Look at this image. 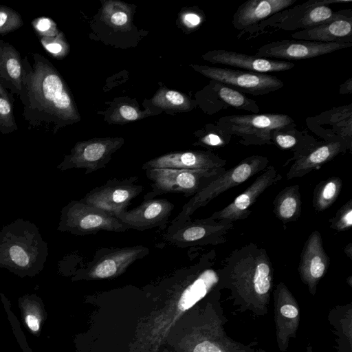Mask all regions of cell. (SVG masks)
I'll return each instance as SVG.
<instances>
[{"instance_id": "1", "label": "cell", "mask_w": 352, "mask_h": 352, "mask_svg": "<svg viewBox=\"0 0 352 352\" xmlns=\"http://www.w3.org/2000/svg\"><path fill=\"white\" fill-rule=\"evenodd\" d=\"M31 56L32 63L28 56L22 60V116L28 129L56 133L77 119L76 109L67 84L52 63L38 53Z\"/></svg>"}, {"instance_id": "2", "label": "cell", "mask_w": 352, "mask_h": 352, "mask_svg": "<svg viewBox=\"0 0 352 352\" xmlns=\"http://www.w3.org/2000/svg\"><path fill=\"white\" fill-rule=\"evenodd\" d=\"M47 256V244L34 223L19 218L1 228L0 267L32 277L43 270Z\"/></svg>"}, {"instance_id": "3", "label": "cell", "mask_w": 352, "mask_h": 352, "mask_svg": "<svg viewBox=\"0 0 352 352\" xmlns=\"http://www.w3.org/2000/svg\"><path fill=\"white\" fill-rule=\"evenodd\" d=\"M351 3V0H309L302 4L283 10L256 27L241 31L237 38L245 34L255 37L267 28L273 30L294 31L306 30L333 21L352 18V10L333 11L328 6L333 3Z\"/></svg>"}, {"instance_id": "4", "label": "cell", "mask_w": 352, "mask_h": 352, "mask_svg": "<svg viewBox=\"0 0 352 352\" xmlns=\"http://www.w3.org/2000/svg\"><path fill=\"white\" fill-rule=\"evenodd\" d=\"M269 160L261 155H252L243 159L232 168L225 170L207 186L186 203L181 212L172 221L166 232L173 231L191 220V215L225 191L240 185L251 177L264 170Z\"/></svg>"}, {"instance_id": "5", "label": "cell", "mask_w": 352, "mask_h": 352, "mask_svg": "<svg viewBox=\"0 0 352 352\" xmlns=\"http://www.w3.org/2000/svg\"><path fill=\"white\" fill-rule=\"evenodd\" d=\"M293 123V118L283 113L230 115L217 122L224 132L239 138L244 146L272 145L273 131Z\"/></svg>"}, {"instance_id": "6", "label": "cell", "mask_w": 352, "mask_h": 352, "mask_svg": "<svg viewBox=\"0 0 352 352\" xmlns=\"http://www.w3.org/2000/svg\"><path fill=\"white\" fill-rule=\"evenodd\" d=\"M225 170L212 171L174 168L145 170L146 175L151 182V190L145 195L144 200L152 199L157 195L166 193L182 194L186 197H193Z\"/></svg>"}, {"instance_id": "7", "label": "cell", "mask_w": 352, "mask_h": 352, "mask_svg": "<svg viewBox=\"0 0 352 352\" xmlns=\"http://www.w3.org/2000/svg\"><path fill=\"white\" fill-rule=\"evenodd\" d=\"M57 230L83 236L100 231L122 232L127 228L116 217L80 200H72L62 208Z\"/></svg>"}, {"instance_id": "8", "label": "cell", "mask_w": 352, "mask_h": 352, "mask_svg": "<svg viewBox=\"0 0 352 352\" xmlns=\"http://www.w3.org/2000/svg\"><path fill=\"white\" fill-rule=\"evenodd\" d=\"M142 190L137 176L111 178L91 189L80 201L117 217L127 210L132 200Z\"/></svg>"}, {"instance_id": "9", "label": "cell", "mask_w": 352, "mask_h": 352, "mask_svg": "<svg viewBox=\"0 0 352 352\" xmlns=\"http://www.w3.org/2000/svg\"><path fill=\"white\" fill-rule=\"evenodd\" d=\"M194 68L211 80L226 85L241 93L265 95L279 90L284 82L276 76L226 67L195 65Z\"/></svg>"}, {"instance_id": "10", "label": "cell", "mask_w": 352, "mask_h": 352, "mask_svg": "<svg viewBox=\"0 0 352 352\" xmlns=\"http://www.w3.org/2000/svg\"><path fill=\"white\" fill-rule=\"evenodd\" d=\"M233 227V223L210 217L190 220L177 229L166 232L164 239L179 248L217 245L227 241L226 236Z\"/></svg>"}, {"instance_id": "11", "label": "cell", "mask_w": 352, "mask_h": 352, "mask_svg": "<svg viewBox=\"0 0 352 352\" xmlns=\"http://www.w3.org/2000/svg\"><path fill=\"white\" fill-rule=\"evenodd\" d=\"M307 128L324 142H340L352 149V104H344L306 118Z\"/></svg>"}, {"instance_id": "12", "label": "cell", "mask_w": 352, "mask_h": 352, "mask_svg": "<svg viewBox=\"0 0 352 352\" xmlns=\"http://www.w3.org/2000/svg\"><path fill=\"white\" fill-rule=\"evenodd\" d=\"M351 46L352 43H322L283 39L262 45L256 50L255 55L290 62L315 58Z\"/></svg>"}, {"instance_id": "13", "label": "cell", "mask_w": 352, "mask_h": 352, "mask_svg": "<svg viewBox=\"0 0 352 352\" xmlns=\"http://www.w3.org/2000/svg\"><path fill=\"white\" fill-rule=\"evenodd\" d=\"M148 253V248L141 245L98 250L88 263V276L99 279L114 277Z\"/></svg>"}, {"instance_id": "14", "label": "cell", "mask_w": 352, "mask_h": 352, "mask_svg": "<svg viewBox=\"0 0 352 352\" xmlns=\"http://www.w3.org/2000/svg\"><path fill=\"white\" fill-rule=\"evenodd\" d=\"M282 179L273 166L267 167L252 184L237 196L230 204L212 214L210 219L217 221H227L231 223L248 218L256 199L267 188Z\"/></svg>"}, {"instance_id": "15", "label": "cell", "mask_w": 352, "mask_h": 352, "mask_svg": "<svg viewBox=\"0 0 352 352\" xmlns=\"http://www.w3.org/2000/svg\"><path fill=\"white\" fill-rule=\"evenodd\" d=\"M120 145V142L116 140L78 142L71 153L57 166V168L60 170L85 168V174L92 173L105 167Z\"/></svg>"}, {"instance_id": "16", "label": "cell", "mask_w": 352, "mask_h": 352, "mask_svg": "<svg viewBox=\"0 0 352 352\" xmlns=\"http://www.w3.org/2000/svg\"><path fill=\"white\" fill-rule=\"evenodd\" d=\"M175 208L166 199L144 200L137 207L126 210L117 216L128 229L139 231L160 228L164 229Z\"/></svg>"}, {"instance_id": "17", "label": "cell", "mask_w": 352, "mask_h": 352, "mask_svg": "<svg viewBox=\"0 0 352 352\" xmlns=\"http://www.w3.org/2000/svg\"><path fill=\"white\" fill-rule=\"evenodd\" d=\"M226 160L210 151H189L167 153L155 157L142 165L143 170L174 168L199 170H225Z\"/></svg>"}, {"instance_id": "18", "label": "cell", "mask_w": 352, "mask_h": 352, "mask_svg": "<svg viewBox=\"0 0 352 352\" xmlns=\"http://www.w3.org/2000/svg\"><path fill=\"white\" fill-rule=\"evenodd\" d=\"M203 58L214 64L232 66L258 74L285 72L295 65L291 61L262 58L255 54L249 55L226 50L210 51Z\"/></svg>"}, {"instance_id": "19", "label": "cell", "mask_w": 352, "mask_h": 352, "mask_svg": "<svg viewBox=\"0 0 352 352\" xmlns=\"http://www.w3.org/2000/svg\"><path fill=\"white\" fill-rule=\"evenodd\" d=\"M297 0H248L233 14L232 23L241 31L249 30L274 14L293 6Z\"/></svg>"}, {"instance_id": "20", "label": "cell", "mask_w": 352, "mask_h": 352, "mask_svg": "<svg viewBox=\"0 0 352 352\" xmlns=\"http://www.w3.org/2000/svg\"><path fill=\"white\" fill-rule=\"evenodd\" d=\"M329 264L321 234L314 230L306 240L300 254L298 266L300 275L308 283L314 284L324 275Z\"/></svg>"}, {"instance_id": "21", "label": "cell", "mask_w": 352, "mask_h": 352, "mask_svg": "<svg viewBox=\"0 0 352 352\" xmlns=\"http://www.w3.org/2000/svg\"><path fill=\"white\" fill-rule=\"evenodd\" d=\"M346 151V148L340 142L318 141L306 155L293 162L286 177L287 179L301 177L319 168L322 164L331 161L338 154L344 153Z\"/></svg>"}, {"instance_id": "22", "label": "cell", "mask_w": 352, "mask_h": 352, "mask_svg": "<svg viewBox=\"0 0 352 352\" xmlns=\"http://www.w3.org/2000/svg\"><path fill=\"white\" fill-rule=\"evenodd\" d=\"M293 123L274 130L272 135V144L281 150L293 152L283 166L306 155L318 142V140L308 133L307 131H299Z\"/></svg>"}, {"instance_id": "23", "label": "cell", "mask_w": 352, "mask_h": 352, "mask_svg": "<svg viewBox=\"0 0 352 352\" xmlns=\"http://www.w3.org/2000/svg\"><path fill=\"white\" fill-rule=\"evenodd\" d=\"M22 60L19 52L11 43L0 39V82L19 97L23 86Z\"/></svg>"}, {"instance_id": "24", "label": "cell", "mask_w": 352, "mask_h": 352, "mask_svg": "<svg viewBox=\"0 0 352 352\" xmlns=\"http://www.w3.org/2000/svg\"><path fill=\"white\" fill-rule=\"evenodd\" d=\"M292 37L322 43H352V18L299 30L292 34Z\"/></svg>"}, {"instance_id": "25", "label": "cell", "mask_w": 352, "mask_h": 352, "mask_svg": "<svg viewBox=\"0 0 352 352\" xmlns=\"http://www.w3.org/2000/svg\"><path fill=\"white\" fill-rule=\"evenodd\" d=\"M211 111L212 113L232 107L238 110L258 113L260 108L256 102L243 93L216 80L210 85Z\"/></svg>"}, {"instance_id": "26", "label": "cell", "mask_w": 352, "mask_h": 352, "mask_svg": "<svg viewBox=\"0 0 352 352\" xmlns=\"http://www.w3.org/2000/svg\"><path fill=\"white\" fill-rule=\"evenodd\" d=\"M216 258L217 254L209 260L193 283L184 291L178 302L179 310L184 311L191 308L219 282V272L213 268Z\"/></svg>"}, {"instance_id": "27", "label": "cell", "mask_w": 352, "mask_h": 352, "mask_svg": "<svg viewBox=\"0 0 352 352\" xmlns=\"http://www.w3.org/2000/svg\"><path fill=\"white\" fill-rule=\"evenodd\" d=\"M273 206L274 214L283 224L297 221L302 208L299 185L283 188L275 197Z\"/></svg>"}, {"instance_id": "28", "label": "cell", "mask_w": 352, "mask_h": 352, "mask_svg": "<svg viewBox=\"0 0 352 352\" xmlns=\"http://www.w3.org/2000/svg\"><path fill=\"white\" fill-rule=\"evenodd\" d=\"M19 305L25 324L32 333L38 335L46 316L42 300L35 294L25 295L19 299Z\"/></svg>"}, {"instance_id": "29", "label": "cell", "mask_w": 352, "mask_h": 352, "mask_svg": "<svg viewBox=\"0 0 352 352\" xmlns=\"http://www.w3.org/2000/svg\"><path fill=\"white\" fill-rule=\"evenodd\" d=\"M342 188V180L338 177H331L319 182L314 188L312 205L320 212L331 207L337 200Z\"/></svg>"}, {"instance_id": "30", "label": "cell", "mask_w": 352, "mask_h": 352, "mask_svg": "<svg viewBox=\"0 0 352 352\" xmlns=\"http://www.w3.org/2000/svg\"><path fill=\"white\" fill-rule=\"evenodd\" d=\"M14 98L0 82V133L3 135L18 130L14 115Z\"/></svg>"}, {"instance_id": "31", "label": "cell", "mask_w": 352, "mask_h": 352, "mask_svg": "<svg viewBox=\"0 0 352 352\" xmlns=\"http://www.w3.org/2000/svg\"><path fill=\"white\" fill-rule=\"evenodd\" d=\"M21 15L12 8L0 5V35L5 36L23 25Z\"/></svg>"}, {"instance_id": "32", "label": "cell", "mask_w": 352, "mask_h": 352, "mask_svg": "<svg viewBox=\"0 0 352 352\" xmlns=\"http://www.w3.org/2000/svg\"><path fill=\"white\" fill-rule=\"evenodd\" d=\"M232 136L224 132L219 126H211L199 138V144L211 148H222L228 145Z\"/></svg>"}, {"instance_id": "33", "label": "cell", "mask_w": 352, "mask_h": 352, "mask_svg": "<svg viewBox=\"0 0 352 352\" xmlns=\"http://www.w3.org/2000/svg\"><path fill=\"white\" fill-rule=\"evenodd\" d=\"M330 228L338 232L349 230L352 226V199L340 208L336 215L329 219Z\"/></svg>"}, {"instance_id": "34", "label": "cell", "mask_w": 352, "mask_h": 352, "mask_svg": "<svg viewBox=\"0 0 352 352\" xmlns=\"http://www.w3.org/2000/svg\"><path fill=\"white\" fill-rule=\"evenodd\" d=\"M39 41L44 50L54 58H60L66 54L67 44L61 32L55 36L40 37Z\"/></svg>"}, {"instance_id": "35", "label": "cell", "mask_w": 352, "mask_h": 352, "mask_svg": "<svg viewBox=\"0 0 352 352\" xmlns=\"http://www.w3.org/2000/svg\"><path fill=\"white\" fill-rule=\"evenodd\" d=\"M156 105L168 107H180L182 109H189L190 103L180 93L175 91L168 90L160 94L154 100Z\"/></svg>"}, {"instance_id": "36", "label": "cell", "mask_w": 352, "mask_h": 352, "mask_svg": "<svg viewBox=\"0 0 352 352\" xmlns=\"http://www.w3.org/2000/svg\"><path fill=\"white\" fill-rule=\"evenodd\" d=\"M31 25L38 38L55 36L60 33L56 23L47 16L34 19L31 21Z\"/></svg>"}, {"instance_id": "37", "label": "cell", "mask_w": 352, "mask_h": 352, "mask_svg": "<svg viewBox=\"0 0 352 352\" xmlns=\"http://www.w3.org/2000/svg\"><path fill=\"white\" fill-rule=\"evenodd\" d=\"M192 352H221V351L212 342L204 341L196 345Z\"/></svg>"}, {"instance_id": "38", "label": "cell", "mask_w": 352, "mask_h": 352, "mask_svg": "<svg viewBox=\"0 0 352 352\" xmlns=\"http://www.w3.org/2000/svg\"><path fill=\"white\" fill-rule=\"evenodd\" d=\"M120 113L122 118L127 120H135L138 118L137 111L129 105H123L119 109Z\"/></svg>"}, {"instance_id": "39", "label": "cell", "mask_w": 352, "mask_h": 352, "mask_svg": "<svg viewBox=\"0 0 352 352\" xmlns=\"http://www.w3.org/2000/svg\"><path fill=\"white\" fill-rule=\"evenodd\" d=\"M184 21L188 27L195 28L201 23L202 17L195 13H188L185 15Z\"/></svg>"}, {"instance_id": "40", "label": "cell", "mask_w": 352, "mask_h": 352, "mask_svg": "<svg viewBox=\"0 0 352 352\" xmlns=\"http://www.w3.org/2000/svg\"><path fill=\"white\" fill-rule=\"evenodd\" d=\"M280 313L286 318H294L298 316V311L292 305H285L281 307Z\"/></svg>"}, {"instance_id": "41", "label": "cell", "mask_w": 352, "mask_h": 352, "mask_svg": "<svg viewBox=\"0 0 352 352\" xmlns=\"http://www.w3.org/2000/svg\"><path fill=\"white\" fill-rule=\"evenodd\" d=\"M127 19V15L123 12H117L111 16V22L116 25H124Z\"/></svg>"}, {"instance_id": "42", "label": "cell", "mask_w": 352, "mask_h": 352, "mask_svg": "<svg viewBox=\"0 0 352 352\" xmlns=\"http://www.w3.org/2000/svg\"><path fill=\"white\" fill-rule=\"evenodd\" d=\"M352 92V78H349L340 85L339 93L340 94H350Z\"/></svg>"}, {"instance_id": "43", "label": "cell", "mask_w": 352, "mask_h": 352, "mask_svg": "<svg viewBox=\"0 0 352 352\" xmlns=\"http://www.w3.org/2000/svg\"><path fill=\"white\" fill-rule=\"evenodd\" d=\"M16 337L18 338V342L20 344V346L21 349H23V352H32V350L28 347L25 341V339L23 336V334L20 332V333H16Z\"/></svg>"}, {"instance_id": "44", "label": "cell", "mask_w": 352, "mask_h": 352, "mask_svg": "<svg viewBox=\"0 0 352 352\" xmlns=\"http://www.w3.org/2000/svg\"><path fill=\"white\" fill-rule=\"evenodd\" d=\"M344 252L345 254L352 260V243H348L344 248Z\"/></svg>"}]
</instances>
